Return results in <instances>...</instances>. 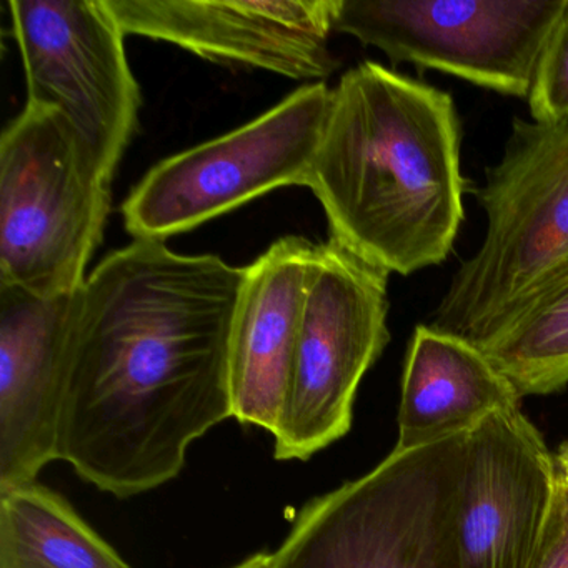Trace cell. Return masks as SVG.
Masks as SVG:
<instances>
[{
    "label": "cell",
    "instance_id": "cell-1",
    "mask_svg": "<svg viewBox=\"0 0 568 568\" xmlns=\"http://www.w3.org/2000/svg\"><path fill=\"white\" fill-rule=\"evenodd\" d=\"M245 267L161 241L111 252L75 295L59 460L131 498L181 475L232 418L229 355Z\"/></svg>",
    "mask_w": 568,
    "mask_h": 568
},
{
    "label": "cell",
    "instance_id": "cell-2",
    "mask_svg": "<svg viewBox=\"0 0 568 568\" xmlns=\"http://www.w3.org/2000/svg\"><path fill=\"white\" fill-rule=\"evenodd\" d=\"M460 141L448 92L372 61L345 72L307 184L331 239L388 274L447 261L468 191Z\"/></svg>",
    "mask_w": 568,
    "mask_h": 568
},
{
    "label": "cell",
    "instance_id": "cell-3",
    "mask_svg": "<svg viewBox=\"0 0 568 568\" xmlns=\"http://www.w3.org/2000/svg\"><path fill=\"white\" fill-rule=\"evenodd\" d=\"M487 232L452 277L432 327L480 344L568 261V124L515 119L475 191Z\"/></svg>",
    "mask_w": 568,
    "mask_h": 568
},
{
    "label": "cell",
    "instance_id": "cell-4",
    "mask_svg": "<svg viewBox=\"0 0 568 568\" xmlns=\"http://www.w3.org/2000/svg\"><path fill=\"white\" fill-rule=\"evenodd\" d=\"M468 432L394 448L374 470L312 498L274 568H462L457 505Z\"/></svg>",
    "mask_w": 568,
    "mask_h": 568
},
{
    "label": "cell",
    "instance_id": "cell-5",
    "mask_svg": "<svg viewBox=\"0 0 568 568\" xmlns=\"http://www.w3.org/2000/svg\"><path fill=\"white\" fill-rule=\"evenodd\" d=\"M111 184L61 114L26 104L0 138V284L78 294L104 235Z\"/></svg>",
    "mask_w": 568,
    "mask_h": 568
},
{
    "label": "cell",
    "instance_id": "cell-6",
    "mask_svg": "<svg viewBox=\"0 0 568 568\" xmlns=\"http://www.w3.org/2000/svg\"><path fill=\"white\" fill-rule=\"evenodd\" d=\"M331 99L325 82L304 85L242 128L159 162L122 205L125 231L164 242L275 189L307 187Z\"/></svg>",
    "mask_w": 568,
    "mask_h": 568
},
{
    "label": "cell",
    "instance_id": "cell-7",
    "mask_svg": "<svg viewBox=\"0 0 568 568\" xmlns=\"http://www.w3.org/2000/svg\"><path fill=\"white\" fill-rule=\"evenodd\" d=\"M388 272L328 239L315 247L277 460L305 462L348 434L358 385L390 341Z\"/></svg>",
    "mask_w": 568,
    "mask_h": 568
},
{
    "label": "cell",
    "instance_id": "cell-8",
    "mask_svg": "<svg viewBox=\"0 0 568 568\" xmlns=\"http://www.w3.org/2000/svg\"><path fill=\"white\" fill-rule=\"evenodd\" d=\"M568 0H338L335 32L394 64L444 72L528 99Z\"/></svg>",
    "mask_w": 568,
    "mask_h": 568
},
{
    "label": "cell",
    "instance_id": "cell-9",
    "mask_svg": "<svg viewBox=\"0 0 568 568\" xmlns=\"http://www.w3.org/2000/svg\"><path fill=\"white\" fill-rule=\"evenodd\" d=\"M28 104L61 114L112 182L142 98L105 0H9Z\"/></svg>",
    "mask_w": 568,
    "mask_h": 568
},
{
    "label": "cell",
    "instance_id": "cell-10",
    "mask_svg": "<svg viewBox=\"0 0 568 568\" xmlns=\"http://www.w3.org/2000/svg\"><path fill=\"white\" fill-rule=\"evenodd\" d=\"M125 34L179 45L217 64L308 84L337 69L331 51L338 0H105Z\"/></svg>",
    "mask_w": 568,
    "mask_h": 568
},
{
    "label": "cell",
    "instance_id": "cell-11",
    "mask_svg": "<svg viewBox=\"0 0 568 568\" xmlns=\"http://www.w3.org/2000/svg\"><path fill=\"white\" fill-rule=\"evenodd\" d=\"M557 488L555 454L520 407L468 432L457 505L462 568H531Z\"/></svg>",
    "mask_w": 568,
    "mask_h": 568
},
{
    "label": "cell",
    "instance_id": "cell-12",
    "mask_svg": "<svg viewBox=\"0 0 568 568\" xmlns=\"http://www.w3.org/2000/svg\"><path fill=\"white\" fill-rule=\"evenodd\" d=\"M75 295L0 284V494L34 484L59 460Z\"/></svg>",
    "mask_w": 568,
    "mask_h": 568
},
{
    "label": "cell",
    "instance_id": "cell-13",
    "mask_svg": "<svg viewBox=\"0 0 568 568\" xmlns=\"http://www.w3.org/2000/svg\"><path fill=\"white\" fill-rule=\"evenodd\" d=\"M317 244L278 239L245 267L232 324V418L274 435L294 375L305 294Z\"/></svg>",
    "mask_w": 568,
    "mask_h": 568
},
{
    "label": "cell",
    "instance_id": "cell-14",
    "mask_svg": "<svg viewBox=\"0 0 568 568\" xmlns=\"http://www.w3.org/2000/svg\"><path fill=\"white\" fill-rule=\"evenodd\" d=\"M520 394L467 338L417 325L402 375L395 448L425 447L470 432L495 412L520 407Z\"/></svg>",
    "mask_w": 568,
    "mask_h": 568
},
{
    "label": "cell",
    "instance_id": "cell-15",
    "mask_svg": "<svg viewBox=\"0 0 568 568\" xmlns=\"http://www.w3.org/2000/svg\"><path fill=\"white\" fill-rule=\"evenodd\" d=\"M0 568H132L68 498L45 485L0 494Z\"/></svg>",
    "mask_w": 568,
    "mask_h": 568
},
{
    "label": "cell",
    "instance_id": "cell-16",
    "mask_svg": "<svg viewBox=\"0 0 568 568\" xmlns=\"http://www.w3.org/2000/svg\"><path fill=\"white\" fill-rule=\"evenodd\" d=\"M520 397L568 385V261L477 344Z\"/></svg>",
    "mask_w": 568,
    "mask_h": 568
},
{
    "label": "cell",
    "instance_id": "cell-17",
    "mask_svg": "<svg viewBox=\"0 0 568 568\" xmlns=\"http://www.w3.org/2000/svg\"><path fill=\"white\" fill-rule=\"evenodd\" d=\"M527 101L538 124H568V2L541 52Z\"/></svg>",
    "mask_w": 568,
    "mask_h": 568
},
{
    "label": "cell",
    "instance_id": "cell-18",
    "mask_svg": "<svg viewBox=\"0 0 568 568\" xmlns=\"http://www.w3.org/2000/svg\"><path fill=\"white\" fill-rule=\"evenodd\" d=\"M555 468L554 507L531 568H568V442L555 454Z\"/></svg>",
    "mask_w": 568,
    "mask_h": 568
},
{
    "label": "cell",
    "instance_id": "cell-19",
    "mask_svg": "<svg viewBox=\"0 0 568 568\" xmlns=\"http://www.w3.org/2000/svg\"><path fill=\"white\" fill-rule=\"evenodd\" d=\"M275 567V554L271 551H261V554L252 555L247 560L242 564L235 565L232 568H274Z\"/></svg>",
    "mask_w": 568,
    "mask_h": 568
}]
</instances>
